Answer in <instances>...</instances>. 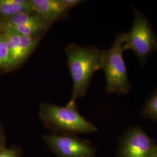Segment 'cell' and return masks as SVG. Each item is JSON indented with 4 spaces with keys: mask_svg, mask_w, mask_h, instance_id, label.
Segmentation results:
<instances>
[{
    "mask_svg": "<svg viewBox=\"0 0 157 157\" xmlns=\"http://www.w3.org/2000/svg\"><path fill=\"white\" fill-rule=\"evenodd\" d=\"M24 12H33L30 0H0V22Z\"/></svg>",
    "mask_w": 157,
    "mask_h": 157,
    "instance_id": "obj_10",
    "label": "cell"
},
{
    "mask_svg": "<svg viewBox=\"0 0 157 157\" xmlns=\"http://www.w3.org/2000/svg\"><path fill=\"white\" fill-rule=\"evenodd\" d=\"M44 140L57 157H95V147L76 135L52 133L45 135Z\"/></svg>",
    "mask_w": 157,
    "mask_h": 157,
    "instance_id": "obj_6",
    "label": "cell"
},
{
    "mask_svg": "<svg viewBox=\"0 0 157 157\" xmlns=\"http://www.w3.org/2000/svg\"><path fill=\"white\" fill-rule=\"evenodd\" d=\"M142 116L152 122H157V87L152 91L142 108Z\"/></svg>",
    "mask_w": 157,
    "mask_h": 157,
    "instance_id": "obj_11",
    "label": "cell"
},
{
    "mask_svg": "<svg viewBox=\"0 0 157 157\" xmlns=\"http://www.w3.org/2000/svg\"><path fill=\"white\" fill-rule=\"evenodd\" d=\"M0 26L30 37H43L52 25L34 12H24L0 22Z\"/></svg>",
    "mask_w": 157,
    "mask_h": 157,
    "instance_id": "obj_8",
    "label": "cell"
},
{
    "mask_svg": "<svg viewBox=\"0 0 157 157\" xmlns=\"http://www.w3.org/2000/svg\"><path fill=\"white\" fill-rule=\"evenodd\" d=\"M124 42V33L119 32L111 48L105 50L101 70L105 74V91L108 94L126 95L132 87L123 57Z\"/></svg>",
    "mask_w": 157,
    "mask_h": 157,
    "instance_id": "obj_3",
    "label": "cell"
},
{
    "mask_svg": "<svg viewBox=\"0 0 157 157\" xmlns=\"http://www.w3.org/2000/svg\"><path fill=\"white\" fill-rule=\"evenodd\" d=\"M6 137L5 133L0 126V150L6 147Z\"/></svg>",
    "mask_w": 157,
    "mask_h": 157,
    "instance_id": "obj_15",
    "label": "cell"
},
{
    "mask_svg": "<svg viewBox=\"0 0 157 157\" xmlns=\"http://www.w3.org/2000/svg\"><path fill=\"white\" fill-rule=\"evenodd\" d=\"M0 69L4 72L8 70V50L4 34L0 29Z\"/></svg>",
    "mask_w": 157,
    "mask_h": 157,
    "instance_id": "obj_12",
    "label": "cell"
},
{
    "mask_svg": "<svg viewBox=\"0 0 157 157\" xmlns=\"http://www.w3.org/2000/svg\"><path fill=\"white\" fill-rule=\"evenodd\" d=\"M60 1L62 6L67 10H69L71 8L78 6L83 2V1L81 0H60Z\"/></svg>",
    "mask_w": 157,
    "mask_h": 157,
    "instance_id": "obj_14",
    "label": "cell"
},
{
    "mask_svg": "<svg viewBox=\"0 0 157 157\" xmlns=\"http://www.w3.org/2000/svg\"><path fill=\"white\" fill-rule=\"evenodd\" d=\"M21 153V150L17 146L6 147L0 150V157H22Z\"/></svg>",
    "mask_w": 157,
    "mask_h": 157,
    "instance_id": "obj_13",
    "label": "cell"
},
{
    "mask_svg": "<svg viewBox=\"0 0 157 157\" xmlns=\"http://www.w3.org/2000/svg\"><path fill=\"white\" fill-rule=\"evenodd\" d=\"M156 143L139 125L130 127L120 137L117 157H152Z\"/></svg>",
    "mask_w": 157,
    "mask_h": 157,
    "instance_id": "obj_5",
    "label": "cell"
},
{
    "mask_svg": "<svg viewBox=\"0 0 157 157\" xmlns=\"http://www.w3.org/2000/svg\"><path fill=\"white\" fill-rule=\"evenodd\" d=\"M152 157H157V143H156V145H155V150H154Z\"/></svg>",
    "mask_w": 157,
    "mask_h": 157,
    "instance_id": "obj_16",
    "label": "cell"
},
{
    "mask_svg": "<svg viewBox=\"0 0 157 157\" xmlns=\"http://www.w3.org/2000/svg\"><path fill=\"white\" fill-rule=\"evenodd\" d=\"M40 118L54 133L75 135L97 132V127L80 115L78 107L57 105L43 102L39 105Z\"/></svg>",
    "mask_w": 157,
    "mask_h": 157,
    "instance_id": "obj_2",
    "label": "cell"
},
{
    "mask_svg": "<svg viewBox=\"0 0 157 157\" xmlns=\"http://www.w3.org/2000/svg\"><path fill=\"white\" fill-rule=\"evenodd\" d=\"M134 19L130 29L124 33V51H132L144 67L149 56L157 51V35L144 14L132 6Z\"/></svg>",
    "mask_w": 157,
    "mask_h": 157,
    "instance_id": "obj_4",
    "label": "cell"
},
{
    "mask_svg": "<svg viewBox=\"0 0 157 157\" xmlns=\"http://www.w3.org/2000/svg\"><path fill=\"white\" fill-rule=\"evenodd\" d=\"M30 2L33 11L52 25L67 17L69 10L62 6L60 0H30Z\"/></svg>",
    "mask_w": 157,
    "mask_h": 157,
    "instance_id": "obj_9",
    "label": "cell"
},
{
    "mask_svg": "<svg viewBox=\"0 0 157 157\" xmlns=\"http://www.w3.org/2000/svg\"><path fill=\"white\" fill-rule=\"evenodd\" d=\"M4 34L8 50V70H15L22 66L33 51L42 37H30L17 33L13 29L0 26Z\"/></svg>",
    "mask_w": 157,
    "mask_h": 157,
    "instance_id": "obj_7",
    "label": "cell"
},
{
    "mask_svg": "<svg viewBox=\"0 0 157 157\" xmlns=\"http://www.w3.org/2000/svg\"><path fill=\"white\" fill-rule=\"evenodd\" d=\"M105 50L95 45L69 44L65 48L67 63L73 81V89L67 106L77 107L76 102L85 97L94 74L101 70Z\"/></svg>",
    "mask_w": 157,
    "mask_h": 157,
    "instance_id": "obj_1",
    "label": "cell"
}]
</instances>
